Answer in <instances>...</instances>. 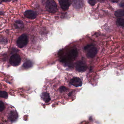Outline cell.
Returning a JSON list of instances; mask_svg holds the SVG:
<instances>
[{
	"instance_id": "6da1fadb",
	"label": "cell",
	"mask_w": 124,
	"mask_h": 124,
	"mask_svg": "<svg viewBox=\"0 0 124 124\" xmlns=\"http://www.w3.org/2000/svg\"><path fill=\"white\" fill-rule=\"evenodd\" d=\"M78 55V52L77 48H72L69 51L66 57H63L62 59V62L65 63H70L73 59H75L77 56Z\"/></svg>"
},
{
	"instance_id": "7a4b0ae2",
	"label": "cell",
	"mask_w": 124,
	"mask_h": 124,
	"mask_svg": "<svg viewBox=\"0 0 124 124\" xmlns=\"http://www.w3.org/2000/svg\"><path fill=\"white\" fill-rule=\"evenodd\" d=\"M85 50L86 51L87 57L90 58L95 57L98 53L97 48L92 45L86 46L85 47Z\"/></svg>"
},
{
	"instance_id": "3957f363",
	"label": "cell",
	"mask_w": 124,
	"mask_h": 124,
	"mask_svg": "<svg viewBox=\"0 0 124 124\" xmlns=\"http://www.w3.org/2000/svg\"><path fill=\"white\" fill-rule=\"evenodd\" d=\"M46 10L51 13H54L57 11L56 3L53 0H47L46 3Z\"/></svg>"
},
{
	"instance_id": "277c9868",
	"label": "cell",
	"mask_w": 124,
	"mask_h": 124,
	"mask_svg": "<svg viewBox=\"0 0 124 124\" xmlns=\"http://www.w3.org/2000/svg\"><path fill=\"white\" fill-rule=\"evenodd\" d=\"M29 42L28 36L26 34H23L18 38L16 43L17 46L20 48H22L26 46L28 44Z\"/></svg>"
},
{
	"instance_id": "5b68a950",
	"label": "cell",
	"mask_w": 124,
	"mask_h": 124,
	"mask_svg": "<svg viewBox=\"0 0 124 124\" xmlns=\"http://www.w3.org/2000/svg\"><path fill=\"white\" fill-rule=\"evenodd\" d=\"M21 62V58L18 54H15L12 55L10 59V64L14 66H17L20 64Z\"/></svg>"
},
{
	"instance_id": "8992f818",
	"label": "cell",
	"mask_w": 124,
	"mask_h": 124,
	"mask_svg": "<svg viewBox=\"0 0 124 124\" xmlns=\"http://www.w3.org/2000/svg\"><path fill=\"white\" fill-rule=\"evenodd\" d=\"M87 68L85 63L82 61H79L76 63L75 69L76 70L79 72L85 71L87 70Z\"/></svg>"
},
{
	"instance_id": "52a82bcc",
	"label": "cell",
	"mask_w": 124,
	"mask_h": 124,
	"mask_svg": "<svg viewBox=\"0 0 124 124\" xmlns=\"http://www.w3.org/2000/svg\"><path fill=\"white\" fill-rule=\"evenodd\" d=\"M24 15V16L27 18L29 19H35L37 18V12L31 10H28L25 11Z\"/></svg>"
},
{
	"instance_id": "ba28073f",
	"label": "cell",
	"mask_w": 124,
	"mask_h": 124,
	"mask_svg": "<svg viewBox=\"0 0 124 124\" xmlns=\"http://www.w3.org/2000/svg\"><path fill=\"white\" fill-rule=\"evenodd\" d=\"M72 6L75 9H81L84 5L83 0H72Z\"/></svg>"
},
{
	"instance_id": "9c48e42d",
	"label": "cell",
	"mask_w": 124,
	"mask_h": 124,
	"mask_svg": "<svg viewBox=\"0 0 124 124\" xmlns=\"http://www.w3.org/2000/svg\"><path fill=\"white\" fill-rule=\"evenodd\" d=\"M70 83L71 85L75 87H80L83 84L82 81L78 77L73 78L70 80Z\"/></svg>"
},
{
	"instance_id": "30bf717a",
	"label": "cell",
	"mask_w": 124,
	"mask_h": 124,
	"mask_svg": "<svg viewBox=\"0 0 124 124\" xmlns=\"http://www.w3.org/2000/svg\"><path fill=\"white\" fill-rule=\"evenodd\" d=\"M61 8L64 11H66L69 9L70 3L69 0H58Z\"/></svg>"
},
{
	"instance_id": "8fae6325",
	"label": "cell",
	"mask_w": 124,
	"mask_h": 124,
	"mask_svg": "<svg viewBox=\"0 0 124 124\" xmlns=\"http://www.w3.org/2000/svg\"><path fill=\"white\" fill-rule=\"evenodd\" d=\"M18 117L17 112L15 111H11L10 112L8 115V119L11 122L16 121Z\"/></svg>"
},
{
	"instance_id": "7c38bea8",
	"label": "cell",
	"mask_w": 124,
	"mask_h": 124,
	"mask_svg": "<svg viewBox=\"0 0 124 124\" xmlns=\"http://www.w3.org/2000/svg\"><path fill=\"white\" fill-rule=\"evenodd\" d=\"M15 28L17 29H22L24 27V24L22 21L20 20H16L14 24Z\"/></svg>"
},
{
	"instance_id": "4fadbf2b",
	"label": "cell",
	"mask_w": 124,
	"mask_h": 124,
	"mask_svg": "<svg viewBox=\"0 0 124 124\" xmlns=\"http://www.w3.org/2000/svg\"><path fill=\"white\" fill-rule=\"evenodd\" d=\"M41 97L43 101H44L46 103H48L51 99L50 95L48 93H43L41 95Z\"/></svg>"
},
{
	"instance_id": "5bb4252c",
	"label": "cell",
	"mask_w": 124,
	"mask_h": 124,
	"mask_svg": "<svg viewBox=\"0 0 124 124\" xmlns=\"http://www.w3.org/2000/svg\"><path fill=\"white\" fill-rule=\"evenodd\" d=\"M32 66V63L31 61L29 60L27 61L23 64V67L25 69H28L31 68Z\"/></svg>"
},
{
	"instance_id": "9a60e30c",
	"label": "cell",
	"mask_w": 124,
	"mask_h": 124,
	"mask_svg": "<svg viewBox=\"0 0 124 124\" xmlns=\"http://www.w3.org/2000/svg\"><path fill=\"white\" fill-rule=\"evenodd\" d=\"M124 15V11L123 10H119L115 12V15L117 17H121L123 16Z\"/></svg>"
},
{
	"instance_id": "2e32d148",
	"label": "cell",
	"mask_w": 124,
	"mask_h": 124,
	"mask_svg": "<svg viewBox=\"0 0 124 124\" xmlns=\"http://www.w3.org/2000/svg\"><path fill=\"white\" fill-rule=\"evenodd\" d=\"M8 97V93L6 91H0V98H7Z\"/></svg>"
},
{
	"instance_id": "e0dca14e",
	"label": "cell",
	"mask_w": 124,
	"mask_h": 124,
	"mask_svg": "<svg viewBox=\"0 0 124 124\" xmlns=\"http://www.w3.org/2000/svg\"><path fill=\"white\" fill-rule=\"evenodd\" d=\"M117 24L118 26H120L124 27V20L123 18L118 19L117 21Z\"/></svg>"
},
{
	"instance_id": "ac0fdd59",
	"label": "cell",
	"mask_w": 124,
	"mask_h": 124,
	"mask_svg": "<svg viewBox=\"0 0 124 124\" xmlns=\"http://www.w3.org/2000/svg\"><path fill=\"white\" fill-rule=\"evenodd\" d=\"M5 105L3 102L0 101V112L3 111L5 109Z\"/></svg>"
},
{
	"instance_id": "d6986e66",
	"label": "cell",
	"mask_w": 124,
	"mask_h": 124,
	"mask_svg": "<svg viewBox=\"0 0 124 124\" xmlns=\"http://www.w3.org/2000/svg\"><path fill=\"white\" fill-rule=\"evenodd\" d=\"M87 0L88 3L93 6L95 5L96 3V0Z\"/></svg>"
},
{
	"instance_id": "ffe728a7",
	"label": "cell",
	"mask_w": 124,
	"mask_h": 124,
	"mask_svg": "<svg viewBox=\"0 0 124 124\" xmlns=\"http://www.w3.org/2000/svg\"><path fill=\"white\" fill-rule=\"evenodd\" d=\"M67 88L66 87L64 86H62L59 88V91L61 92H64L66 91Z\"/></svg>"
},
{
	"instance_id": "44dd1931",
	"label": "cell",
	"mask_w": 124,
	"mask_h": 124,
	"mask_svg": "<svg viewBox=\"0 0 124 124\" xmlns=\"http://www.w3.org/2000/svg\"><path fill=\"white\" fill-rule=\"evenodd\" d=\"M10 0H0V4H1L3 2H10Z\"/></svg>"
},
{
	"instance_id": "7402d4cb",
	"label": "cell",
	"mask_w": 124,
	"mask_h": 124,
	"mask_svg": "<svg viewBox=\"0 0 124 124\" xmlns=\"http://www.w3.org/2000/svg\"><path fill=\"white\" fill-rule=\"evenodd\" d=\"M119 0H112V1L114 2H117Z\"/></svg>"
},
{
	"instance_id": "603a6c76",
	"label": "cell",
	"mask_w": 124,
	"mask_h": 124,
	"mask_svg": "<svg viewBox=\"0 0 124 124\" xmlns=\"http://www.w3.org/2000/svg\"><path fill=\"white\" fill-rule=\"evenodd\" d=\"M3 13H2V12H1V11H0V16H1V15H3Z\"/></svg>"
},
{
	"instance_id": "cb8c5ba5",
	"label": "cell",
	"mask_w": 124,
	"mask_h": 124,
	"mask_svg": "<svg viewBox=\"0 0 124 124\" xmlns=\"http://www.w3.org/2000/svg\"><path fill=\"white\" fill-rule=\"evenodd\" d=\"M18 0H14V2H16V1H18Z\"/></svg>"
},
{
	"instance_id": "d4e9b609",
	"label": "cell",
	"mask_w": 124,
	"mask_h": 124,
	"mask_svg": "<svg viewBox=\"0 0 124 124\" xmlns=\"http://www.w3.org/2000/svg\"></svg>"
}]
</instances>
